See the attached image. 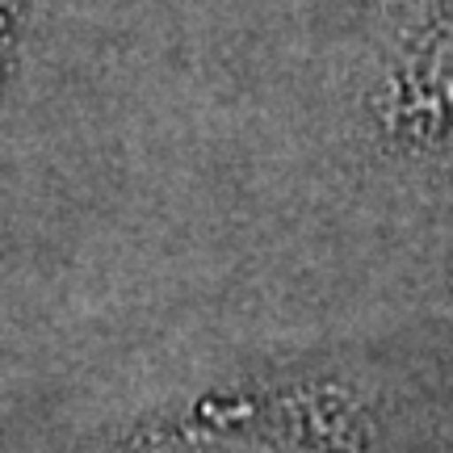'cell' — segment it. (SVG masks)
I'll return each instance as SVG.
<instances>
[{
    "label": "cell",
    "mask_w": 453,
    "mask_h": 453,
    "mask_svg": "<svg viewBox=\"0 0 453 453\" xmlns=\"http://www.w3.org/2000/svg\"><path fill=\"white\" fill-rule=\"evenodd\" d=\"M387 130L424 160L453 164V0L399 50L387 81Z\"/></svg>",
    "instance_id": "6da1fadb"
}]
</instances>
